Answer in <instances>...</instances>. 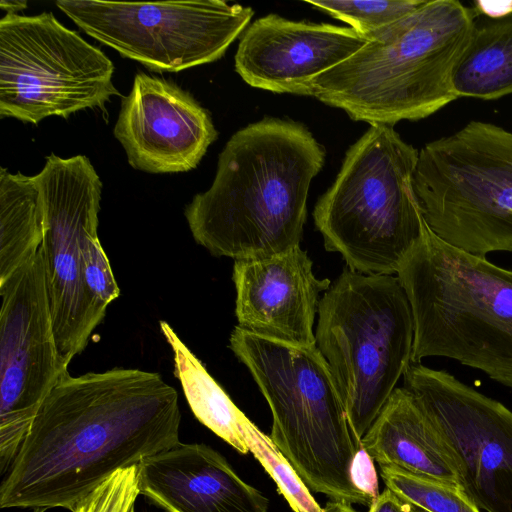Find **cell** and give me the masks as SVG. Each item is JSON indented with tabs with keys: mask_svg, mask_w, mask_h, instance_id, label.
<instances>
[{
	"mask_svg": "<svg viewBox=\"0 0 512 512\" xmlns=\"http://www.w3.org/2000/svg\"><path fill=\"white\" fill-rule=\"evenodd\" d=\"M180 420L178 394L156 372L67 374L2 480L0 507L73 511L116 471L177 444Z\"/></svg>",
	"mask_w": 512,
	"mask_h": 512,
	"instance_id": "6da1fadb",
	"label": "cell"
},
{
	"mask_svg": "<svg viewBox=\"0 0 512 512\" xmlns=\"http://www.w3.org/2000/svg\"><path fill=\"white\" fill-rule=\"evenodd\" d=\"M325 149L306 126L266 117L234 133L212 185L185 207L190 232L217 257L262 259L299 246Z\"/></svg>",
	"mask_w": 512,
	"mask_h": 512,
	"instance_id": "7a4b0ae2",
	"label": "cell"
},
{
	"mask_svg": "<svg viewBox=\"0 0 512 512\" xmlns=\"http://www.w3.org/2000/svg\"><path fill=\"white\" fill-rule=\"evenodd\" d=\"M473 20L459 1L425 0L314 78L312 97L370 125L426 118L457 99L452 76Z\"/></svg>",
	"mask_w": 512,
	"mask_h": 512,
	"instance_id": "3957f363",
	"label": "cell"
},
{
	"mask_svg": "<svg viewBox=\"0 0 512 512\" xmlns=\"http://www.w3.org/2000/svg\"><path fill=\"white\" fill-rule=\"evenodd\" d=\"M414 319L412 363L445 357L512 388V270L425 225L397 272Z\"/></svg>",
	"mask_w": 512,
	"mask_h": 512,
	"instance_id": "277c9868",
	"label": "cell"
},
{
	"mask_svg": "<svg viewBox=\"0 0 512 512\" xmlns=\"http://www.w3.org/2000/svg\"><path fill=\"white\" fill-rule=\"evenodd\" d=\"M229 347L248 368L271 413L270 438L311 492L367 507L353 483L361 444L352 434L329 366L315 346L282 343L236 326Z\"/></svg>",
	"mask_w": 512,
	"mask_h": 512,
	"instance_id": "5b68a950",
	"label": "cell"
},
{
	"mask_svg": "<svg viewBox=\"0 0 512 512\" xmlns=\"http://www.w3.org/2000/svg\"><path fill=\"white\" fill-rule=\"evenodd\" d=\"M419 151L392 126L377 124L346 152L314 223L327 251L362 274L396 275L425 221L413 187Z\"/></svg>",
	"mask_w": 512,
	"mask_h": 512,
	"instance_id": "8992f818",
	"label": "cell"
},
{
	"mask_svg": "<svg viewBox=\"0 0 512 512\" xmlns=\"http://www.w3.org/2000/svg\"><path fill=\"white\" fill-rule=\"evenodd\" d=\"M315 340L360 443L412 364L414 319L397 275L344 268L320 299Z\"/></svg>",
	"mask_w": 512,
	"mask_h": 512,
	"instance_id": "52a82bcc",
	"label": "cell"
},
{
	"mask_svg": "<svg viewBox=\"0 0 512 512\" xmlns=\"http://www.w3.org/2000/svg\"><path fill=\"white\" fill-rule=\"evenodd\" d=\"M413 187L443 242L480 257L512 252V132L474 120L427 143Z\"/></svg>",
	"mask_w": 512,
	"mask_h": 512,
	"instance_id": "ba28073f",
	"label": "cell"
},
{
	"mask_svg": "<svg viewBox=\"0 0 512 512\" xmlns=\"http://www.w3.org/2000/svg\"><path fill=\"white\" fill-rule=\"evenodd\" d=\"M114 65L51 12L0 20V117L38 124L104 109L114 95Z\"/></svg>",
	"mask_w": 512,
	"mask_h": 512,
	"instance_id": "9c48e42d",
	"label": "cell"
},
{
	"mask_svg": "<svg viewBox=\"0 0 512 512\" xmlns=\"http://www.w3.org/2000/svg\"><path fill=\"white\" fill-rule=\"evenodd\" d=\"M55 4L86 34L157 72L220 59L254 14L249 6L221 0Z\"/></svg>",
	"mask_w": 512,
	"mask_h": 512,
	"instance_id": "30bf717a",
	"label": "cell"
},
{
	"mask_svg": "<svg viewBox=\"0 0 512 512\" xmlns=\"http://www.w3.org/2000/svg\"><path fill=\"white\" fill-rule=\"evenodd\" d=\"M44 205L43 255L58 351L69 364L87 346L106 314L88 291L82 252L97 235L102 182L84 155L46 157L36 174Z\"/></svg>",
	"mask_w": 512,
	"mask_h": 512,
	"instance_id": "8fae6325",
	"label": "cell"
},
{
	"mask_svg": "<svg viewBox=\"0 0 512 512\" xmlns=\"http://www.w3.org/2000/svg\"><path fill=\"white\" fill-rule=\"evenodd\" d=\"M408 389L434 428L460 491L486 512H512V411L445 370L412 363Z\"/></svg>",
	"mask_w": 512,
	"mask_h": 512,
	"instance_id": "7c38bea8",
	"label": "cell"
},
{
	"mask_svg": "<svg viewBox=\"0 0 512 512\" xmlns=\"http://www.w3.org/2000/svg\"><path fill=\"white\" fill-rule=\"evenodd\" d=\"M0 472L6 474L38 410L68 373L55 340L41 250L0 283Z\"/></svg>",
	"mask_w": 512,
	"mask_h": 512,
	"instance_id": "4fadbf2b",
	"label": "cell"
},
{
	"mask_svg": "<svg viewBox=\"0 0 512 512\" xmlns=\"http://www.w3.org/2000/svg\"><path fill=\"white\" fill-rule=\"evenodd\" d=\"M113 134L131 167L158 174L196 168L218 132L188 91L140 72L121 100Z\"/></svg>",
	"mask_w": 512,
	"mask_h": 512,
	"instance_id": "5bb4252c",
	"label": "cell"
},
{
	"mask_svg": "<svg viewBox=\"0 0 512 512\" xmlns=\"http://www.w3.org/2000/svg\"><path fill=\"white\" fill-rule=\"evenodd\" d=\"M367 42L351 27L268 14L244 30L235 54V70L252 87L312 96L314 78Z\"/></svg>",
	"mask_w": 512,
	"mask_h": 512,
	"instance_id": "9a60e30c",
	"label": "cell"
},
{
	"mask_svg": "<svg viewBox=\"0 0 512 512\" xmlns=\"http://www.w3.org/2000/svg\"><path fill=\"white\" fill-rule=\"evenodd\" d=\"M312 266L300 245L262 259L235 261L237 326L282 343L315 346L319 294L331 281L318 279Z\"/></svg>",
	"mask_w": 512,
	"mask_h": 512,
	"instance_id": "2e32d148",
	"label": "cell"
},
{
	"mask_svg": "<svg viewBox=\"0 0 512 512\" xmlns=\"http://www.w3.org/2000/svg\"><path fill=\"white\" fill-rule=\"evenodd\" d=\"M140 494L165 512H268L269 499L202 443H181L137 465Z\"/></svg>",
	"mask_w": 512,
	"mask_h": 512,
	"instance_id": "e0dca14e",
	"label": "cell"
},
{
	"mask_svg": "<svg viewBox=\"0 0 512 512\" xmlns=\"http://www.w3.org/2000/svg\"><path fill=\"white\" fill-rule=\"evenodd\" d=\"M379 466L458 488L439 438L414 395L396 388L360 442Z\"/></svg>",
	"mask_w": 512,
	"mask_h": 512,
	"instance_id": "ac0fdd59",
	"label": "cell"
},
{
	"mask_svg": "<svg viewBox=\"0 0 512 512\" xmlns=\"http://www.w3.org/2000/svg\"><path fill=\"white\" fill-rule=\"evenodd\" d=\"M473 27L453 72L457 98L493 100L512 94V2L498 12L475 2Z\"/></svg>",
	"mask_w": 512,
	"mask_h": 512,
	"instance_id": "d6986e66",
	"label": "cell"
},
{
	"mask_svg": "<svg viewBox=\"0 0 512 512\" xmlns=\"http://www.w3.org/2000/svg\"><path fill=\"white\" fill-rule=\"evenodd\" d=\"M160 329L173 352L174 375L188 405L204 426L241 454L249 452L243 437L248 417L208 373L201 361L178 337L173 328L160 321Z\"/></svg>",
	"mask_w": 512,
	"mask_h": 512,
	"instance_id": "ffe728a7",
	"label": "cell"
},
{
	"mask_svg": "<svg viewBox=\"0 0 512 512\" xmlns=\"http://www.w3.org/2000/svg\"><path fill=\"white\" fill-rule=\"evenodd\" d=\"M43 197L37 176L0 169V283L40 249Z\"/></svg>",
	"mask_w": 512,
	"mask_h": 512,
	"instance_id": "44dd1931",
	"label": "cell"
},
{
	"mask_svg": "<svg viewBox=\"0 0 512 512\" xmlns=\"http://www.w3.org/2000/svg\"><path fill=\"white\" fill-rule=\"evenodd\" d=\"M246 446L276 483L293 512H325L288 459L250 419L243 428Z\"/></svg>",
	"mask_w": 512,
	"mask_h": 512,
	"instance_id": "7402d4cb",
	"label": "cell"
},
{
	"mask_svg": "<svg viewBox=\"0 0 512 512\" xmlns=\"http://www.w3.org/2000/svg\"><path fill=\"white\" fill-rule=\"evenodd\" d=\"M385 486L428 512H480L459 488L419 477L394 466H380Z\"/></svg>",
	"mask_w": 512,
	"mask_h": 512,
	"instance_id": "603a6c76",
	"label": "cell"
},
{
	"mask_svg": "<svg viewBox=\"0 0 512 512\" xmlns=\"http://www.w3.org/2000/svg\"><path fill=\"white\" fill-rule=\"evenodd\" d=\"M425 0H308L306 3L348 23L367 40L415 11Z\"/></svg>",
	"mask_w": 512,
	"mask_h": 512,
	"instance_id": "cb8c5ba5",
	"label": "cell"
},
{
	"mask_svg": "<svg viewBox=\"0 0 512 512\" xmlns=\"http://www.w3.org/2000/svg\"><path fill=\"white\" fill-rule=\"evenodd\" d=\"M139 494L137 466H131L113 473L72 512H135Z\"/></svg>",
	"mask_w": 512,
	"mask_h": 512,
	"instance_id": "d4e9b609",
	"label": "cell"
},
{
	"mask_svg": "<svg viewBox=\"0 0 512 512\" xmlns=\"http://www.w3.org/2000/svg\"><path fill=\"white\" fill-rule=\"evenodd\" d=\"M85 285L95 301L104 309L120 294L109 260L98 235L87 239L82 252Z\"/></svg>",
	"mask_w": 512,
	"mask_h": 512,
	"instance_id": "484cf974",
	"label": "cell"
},
{
	"mask_svg": "<svg viewBox=\"0 0 512 512\" xmlns=\"http://www.w3.org/2000/svg\"><path fill=\"white\" fill-rule=\"evenodd\" d=\"M351 477L354 485L360 491L368 495L374 502L377 500L380 492L374 460L362 446L354 457Z\"/></svg>",
	"mask_w": 512,
	"mask_h": 512,
	"instance_id": "4316f807",
	"label": "cell"
},
{
	"mask_svg": "<svg viewBox=\"0 0 512 512\" xmlns=\"http://www.w3.org/2000/svg\"><path fill=\"white\" fill-rule=\"evenodd\" d=\"M368 512H405V509L402 500L386 487Z\"/></svg>",
	"mask_w": 512,
	"mask_h": 512,
	"instance_id": "83f0119b",
	"label": "cell"
},
{
	"mask_svg": "<svg viewBox=\"0 0 512 512\" xmlns=\"http://www.w3.org/2000/svg\"><path fill=\"white\" fill-rule=\"evenodd\" d=\"M27 7L26 1L20 0H1L0 8L6 11V14H17L18 11L24 10Z\"/></svg>",
	"mask_w": 512,
	"mask_h": 512,
	"instance_id": "f1b7e54d",
	"label": "cell"
},
{
	"mask_svg": "<svg viewBox=\"0 0 512 512\" xmlns=\"http://www.w3.org/2000/svg\"><path fill=\"white\" fill-rule=\"evenodd\" d=\"M325 512H358L351 504L344 502L328 501L324 506Z\"/></svg>",
	"mask_w": 512,
	"mask_h": 512,
	"instance_id": "f546056e",
	"label": "cell"
},
{
	"mask_svg": "<svg viewBox=\"0 0 512 512\" xmlns=\"http://www.w3.org/2000/svg\"><path fill=\"white\" fill-rule=\"evenodd\" d=\"M401 499V498H400ZM402 502H403V506H404V509H405V512H428L412 503H409L403 499H401Z\"/></svg>",
	"mask_w": 512,
	"mask_h": 512,
	"instance_id": "4dcf8cb0",
	"label": "cell"
},
{
	"mask_svg": "<svg viewBox=\"0 0 512 512\" xmlns=\"http://www.w3.org/2000/svg\"><path fill=\"white\" fill-rule=\"evenodd\" d=\"M47 508H44V507H38V508H34L33 509V512H45Z\"/></svg>",
	"mask_w": 512,
	"mask_h": 512,
	"instance_id": "1f68e13d",
	"label": "cell"
}]
</instances>
